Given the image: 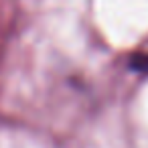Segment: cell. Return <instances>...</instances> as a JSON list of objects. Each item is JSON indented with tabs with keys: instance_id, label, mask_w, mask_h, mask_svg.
I'll return each mask as SVG.
<instances>
[]
</instances>
